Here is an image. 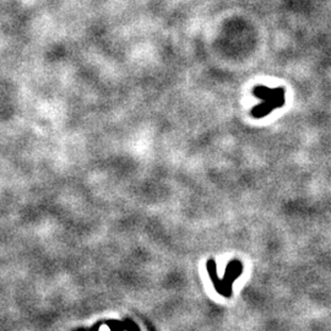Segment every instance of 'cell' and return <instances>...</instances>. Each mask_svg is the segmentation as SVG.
<instances>
[{"mask_svg": "<svg viewBox=\"0 0 331 331\" xmlns=\"http://www.w3.org/2000/svg\"><path fill=\"white\" fill-rule=\"evenodd\" d=\"M254 96L259 97L264 101V103L253 109L252 114L255 118H263L270 114L274 108L282 107L285 103V91L282 89L270 90L264 86H258L254 89Z\"/></svg>", "mask_w": 331, "mask_h": 331, "instance_id": "cell-1", "label": "cell"}]
</instances>
